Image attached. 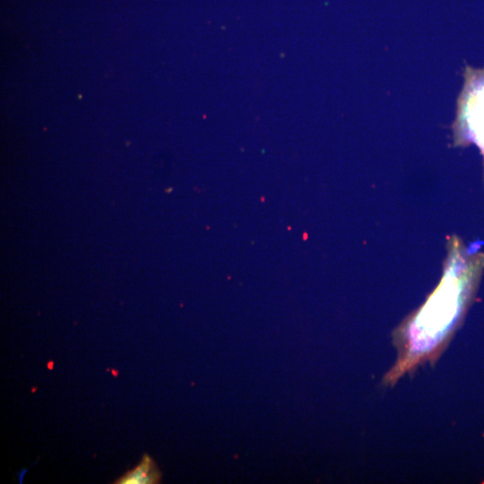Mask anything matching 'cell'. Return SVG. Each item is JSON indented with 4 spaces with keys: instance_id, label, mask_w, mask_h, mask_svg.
I'll list each match as a JSON object with an SVG mask.
<instances>
[{
    "instance_id": "obj_1",
    "label": "cell",
    "mask_w": 484,
    "mask_h": 484,
    "mask_svg": "<svg viewBox=\"0 0 484 484\" xmlns=\"http://www.w3.org/2000/svg\"><path fill=\"white\" fill-rule=\"evenodd\" d=\"M480 244L467 246L461 238L449 237L439 284L425 303L394 333L399 358L386 376L394 382L419 363L436 359L462 320L484 269Z\"/></svg>"
},
{
    "instance_id": "obj_2",
    "label": "cell",
    "mask_w": 484,
    "mask_h": 484,
    "mask_svg": "<svg viewBox=\"0 0 484 484\" xmlns=\"http://www.w3.org/2000/svg\"><path fill=\"white\" fill-rule=\"evenodd\" d=\"M452 134L454 146L476 145L484 165V67L466 65L463 69Z\"/></svg>"
},
{
    "instance_id": "obj_3",
    "label": "cell",
    "mask_w": 484,
    "mask_h": 484,
    "mask_svg": "<svg viewBox=\"0 0 484 484\" xmlns=\"http://www.w3.org/2000/svg\"><path fill=\"white\" fill-rule=\"evenodd\" d=\"M161 479L154 460L145 454L135 468L127 471L114 483L117 484H156Z\"/></svg>"
}]
</instances>
